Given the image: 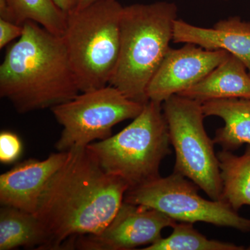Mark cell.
I'll return each instance as SVG.
<instances>
[{
    "mask_svg": "<svg viewBox=\"0 0 250 250\" xmlns=\"http://www.w3.org/2000/svg\"><path fill=\"white\" fill-rule=\"evenodd\" d=\"M103 1V0H79L76 9L75 10L83 9V8L87 7V6L93 4L94 3L98 2V1Z\"/></svg>",
    "mask_w": 250,
    "mask_h": 250,
    "instance_id": "obj_23",
    "label": "cell"
},
{
    "mask_svg": "<svg viewBox=\"0 0 250 250\" xmlns=\"http://www.w3.org/2000/svg\"><path fill=\"white\" fill-rule=\"evenodd\" d=\"M247 70L244 62L230 54L196 84L178 95L202 104L223 99H250V74Z\"/></svg>",
    "mask_w": 250,
    "mask_h": 250,
    "instance_id": "obj_13",
    "label": "cell"
},
{
    "mask_svg": "<svg viewBox=\"0 0 250 250\" xmlns=\"http://www.w3.org/2000/svg\"><path fill=\"white\" fill-rule=\"evenodd\" d=\"M22 145L19 136L10 131L0 134V161L4 164H14L22 154Z\"/></svg>",
    "mask_w": 250,
    "mask_h": 250,
    "instance_id": "obj_19",
    "label": "cell"
},
{
    "mask_svg": "<svg viewBox=\"0 0 250 250\" xmlns=\"http://www.w3.org/2000/svg\"><path fill=\"white\" fill-rule=\"evenodd\" d=\"M0 19L16 23L14 14L6 0H0Z\"/></svg>",
    "mask_w": 250,
    "mask_h": 250,
    "instance_id": "obj_21",
    "label": "cell"
},
{
    "mask_svg": "<svg viewBox=\"0 0 250 250\" xmlns=\"http://www.w3.org/2000/svg\"><path fill=\"white\" fill-rule=\"evenodd\" d=\"M143 107V104L126 98L113 85L82 92L51 108L62 127L56 148L65 152L87 147L95 140L107 139L115 125L134 119Z\"/></svg>",
    "mask_w": 250,
    "mask_h": 250,
    "instance_id": "obj_7",
    "label": "cell"
},
{
    "mask_svg": "<svg viewBox=\"0 0 250 250\" xmlns=\"http://www.w3.org/2000/svg\"><path fill=\"white\" fill-rule=\"evenodd\" d=\"M177 19L174 3L123 6L119 57L109 85L133 101L147 103L148 84L170 49Z\"/></svg>",
    "mask_w": 250,
    "mask_h": 250,
    "instance_id": "obj_3",
    "label": "cell"
},
{
    "mask_svg": "<svg viewBox=\"0 0 250 250\" xmlns=\"http://www.w3.org/2000/svg\"><path fill=\"white\" fill-rule=\"evenodd\" d=\"M170 145L162 104L149 100L121 132L86 147L105 172L131 188L161 177V164L171 154Z\"/></svg>",
    "mask_w": 250,
    "mask_h": 250,
    "instance_id": "obj_5",
    "label": "cell"
},
{
    "mask_svg": "<svg viewBox=\"0 0 250 250\" xmlns=\"http://www.w3.org/2000/svg\"><path fill=\"white\" fill-rule=\"evenodd\" d=\"M0 65V96L20 113L52 108L80 94L62 36L31 21Z\"/></svg>",
    "mask_w": 250,
    "mask_h": 250,
    "instance_id": "obj_2",
    "label": "cell"
},
{
    "mask_svg": "<svg viewBox=\"0 0 250 250\" xmlns=\"http://www.w3.org/2000/svg\"><path fill=\"white\" fill-rule=\"evenodd\" d=\"M249 250H250V248H249Z\"/></svg>",
    "mask_w": 250,
    "mask_h": 250,
    "instance_id": "obj_24",
    "label": "cell"
},
{
    "mask_svg": "<svg viewBox=\"0 0 250 250\" xmlns=\"http://www.w3.org/2000/svg\"><path fill=\"white\" fill-rule=\"evenodd\" d=\"M205 116H217L225 122L217 130L215 144L224 150H236L243 145L250 146V99L215 100L202 104Z\"/></svg>",
    "mask_w": 250,
    "mask_h": 250,
    "instance_id": "obj_14",
    "label": "cell"
},
{
    "mask_svg": "<svg viewBox=\"0 0 250 250\" xmlns=\"http://www.w3.org/2000/svg\"><path fill=\"white\" fill-rule=\"evenodd\" d=\"M162 108L175 152L174 172L190 179L211 200H223L215 143L206 131L202 104L174 95L162 103Z\"/></svg>",
    "mask_w": 250,
    "mask_h": 250,
    "instance_id": "obj_6",
    "label": "cell"
},
{
    "mask_svg": "<svg viewBox=\"0 0 250 250\" xmlns=\"http://www.w3.org/2000/svg\"><path fill=\"white\" fill-rule=\"evenodd\" d=\"M229 54L222 49L208 50L191 43L179 49L170 48L148 84V100L162 104L172 95L188 89Z\"/></svg>",
    "mask_w": 250,
    "mask_h": 250,
    "instance_id": "obj_10",
    "label": "cell"
},
{
    "mask_svg": "<svg viewBox=\"0 0 250 250\" xmlns=\"http://www.w3.org/2000/svg\"><path fill=\"white\" fill-rule=\"evenodd\" d=\"M173 42L194 44L208 50L227 51L241 59L250 74V22L240 18L222 20L213 28L197 27L177 19Z\"/></svg>",
    "mask_w": 250,
    "mask_h": 250,
    "instance_id": "obj_12",
    "label": "cell"
},
{
    "mask_svg": "<svg viewBox=\"0 0 250 250\" xmlns=\"http://www.w3.org/2000/svg\"><path fill=\"white\" fill-rule=\"evenodd\" d=\"M44 190L35 215L48 233L49 250L69 240L98 234L124 201L129 185L105 172L88 148L70 149Z\"/></svg>",
    "mask_w": 250,
    "mask_h": 250,
    "instance_id": "obj_1",
    "label": "cell"
},
{
    "mask_svg": "<svg viewBox=\"0 0 250 250\" xmlns=\"http://www.w3.org/2000/svg\"><path fill=\"white\" fill-rule=\"evenodd\" d=\"M177 221L155 208L123 201L109 225L98 234L77 237L72 248L90 250H128L150 246Z\"/></svg>",
    "mask_w": 250,
    "mask_h": 250,
    "instance_id": "obj_9",
    "label": "cell"
},
{
    "mask_svg": "<svg viewBox=\"0 0 250 250\" xmlns=\"http://www.w3.org/2000/svg\"><path fill=\"white\" fill-rule=\"evenodd\" d=\"M54 1L61 9L68 14L76 9L79 0H54Z\"/></svg>",
    "mask_w": 250,
    "mask_h": 250,
    "instance_id": "obj_22",
    "label": "cell"
},
{
    "mask_svg": "<svg viewBox=\"0 0 250 250\" xmlns=\"http://www.w3.org/2000/svg\"><path fill=\"white\" fill-rule=\"evenodd\" d=\"M196 184L173 172L128 189L124 201L155 208L175 221L211 224L250 232V219L243 218L223 200H206Z\"/></svg>",
    "mask_w": 250,
    "mask_h": 250,
    "instance_id": "obj_8",
    "label": "cell"
},
{
    "mask_svg": "<svg viewBox=\"0 0 250 250\" xmlns=\"http://www.w3.org/2000/svg\"><path fill=\"white\" fill-rule=\"evenodd\" d=\"M123 9L117 0H103L67 14L62 38L81 93L109 85L119 57Z\"/></svg>",
    "mask_w": 250,
    "mask_h": 250,
    "instance_id": "obj_4",
    "label": "cell"
},
{
    "mask_svg": "<svg viewBox=\"0 0 250 250\" xmlns=\"http://www.w3.org/2000/svg\"><path fill=\"white\" fill-rule=\"evenodd\" d=\"M217 157L223 184L222 200L236 211L243 206H250V146L243 155L223 149Z\"/></svg>",
    "mask_w": 250,
    "mask_h": 250,
    "instance_id": "obj_16",
    "label": "cell"
},
{
    "mask_svg": "<svg viewBox=\"0 0 250 250\" xmlns=\"http://www.w3.org/2000/svg\"><path fill=\"white\" fill-rule=\"evenodd\" d=\"M68 151L45 160L28 159L0 175V203L35 214L44 190L66 161Z\"/></svg>",
    "mask_w": 250,
    "mask_h": 250,
    "instance_id": "obj_11",
    "label": "cell"
},
{
    "mask_svg": "<svg viewBox=\"0 0 250 250\" xmlns=\"http://www.w3.org/2000/svg\"><path fill=\"white\" fill-rule=\"evenodd\" d=\"M6 1L17 24L31 21L55 35L63 36L67 27V14L59 7L54 0Z\"/></svg>",
    "mask_w": 250,
    "mask_h": 250,
    "instance_id": "obj_17",
    "label": "cell"
},
{
    "mask_svg": "<svg viewBox=\"0 0 250 250\" xmlns=\"http://www.w3.org/2000/svg\"><path fill=\"white\" fill-rule=\"evenodd\" d=\"M50 239L35 215L14 207L0 210V250L23 248L49 250Z\"/></svg>",
    "mask_w": 250,
    "mask_h": 250,
    "instance_id": "obj_15",
    "label": "cell"
},
{
    "mask_svg": "<svg viewBox=\"0 0 250 250\" xmlns=\"http://www.w3.org/2000/svg\"><path fill=\"white\" fill-rule=\"evenodd\" d=\"M172 233L143 250H243L233 243L209 240L194 228L192 223H176Z\"/></svg>",
    "mask_w": 250,
    "mask_h": 250,
    "instance_id": "obj_18",
    "label": "cell"
},
{
    "mask_svg": "<svg viewBox=\"0 0 250 250\" xmlns=\"http://www.w3.org/2000/svg\"><path fill=\"white\" fill-rule=\"evenodd\" d=\"M23 31V24L0 19V49L4 48L15 39H19Z\"/></svg>",
    "mask_w": 250,
    "mask_h": 250,
    "instance_id": "obj_20",
    "label": "cell"
}]
</instances>
